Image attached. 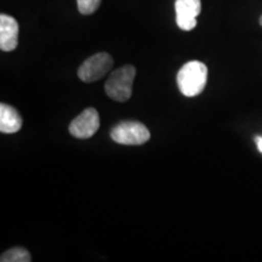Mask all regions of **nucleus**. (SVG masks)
Returning <instances> with one entry per match:
<instances>
[{
	"label": "nucleus",
	"instance_id": "1",
	"mask_svg": "<svg viewBox=\"0 0 262 262\" xmlns=\"http://www.w3.org/2000/svg\"><path fill=\"white\" fill-rule=\"evenodd\" d=\"M208 80V68L203 62L189 61L178 73V85L182 95L194 97L202 94Z\"/></svg>",
	"mask_w": 262,
	"mask_h": 262
},
{
	"label": "nucleus",
	"instance_id": "2",
	"mask_svg": "<svg viewBox=\"0 0 262 262\" xmlns=\"http://www.w3.org/2000/svg\"><path fill=\"white\" fill-rule=\"evenodd\" d=\"M135 75V67L130 64L114 71L104 84V90L108 97L117 102H126L133 95V83Z\"/></svg>",
	"mask_w": 262,
	"mask_h": 262
},
{
	"label": "nucleus",
	"instance_id": "3",
	"mask_svg": "<svg viewBox=\"0 0 262 262\" xmlns=\"http://www.w3.org/2000/svg\"><path fill=\"white\" fill-rule=\"evenodd\" d=\"M111 137L114 142L120 145L139 146L149 140L148 129L139 122H122L111 131Z\"/></svg>",
	"mask_w": 262,
	"mask_h": 262
},
{
	"label": "nucleus",
	"instance_id": "4",
	"mask_svg": "<svg viewBox=\"0 0 262 262\" xmlns=\"http://www.w3.org/2000/svg\"><path fill=\"white\" fill-rule=\"evenodd\" d=\"M113 66V58L107 52H98L85 60L78 70V77L84 83H94L104 77Z\"/></svg>",
	"mask_w": 262,
	"mask_h": 262
},
{
	"label": "nucleus",
	"instance_id": "5",
	"mask_svg": "<svg viewBox=\"0 0 262 262\" xmlns=\"http://www.w3.org/2000/svg\"><path fill=\"white\" fill-rule=\"evenodd\" d=\"M100 127V117L95 108H86L70 125V133L77 139H90Z\"/></svg>",
	"mask_w": 262,
	"mask_h": 262
},
{
	"label": "nucleus",
	"instance_id": "6",
	"mask_svg": "<svg viewBox=\"0 0 262 262\" xmlns=\"http://www.w3.org/2000/svg\"><path fill=\"white\" fill-rule=\"evenodd\" d=\"M176 22L182 31H192L196 26V17L201 14V0H176Z\"/></svg>",
	"mask_w": 262,
	"mask_h": 262
},
{
	"label": "nucleus",
	"instance_id": "7",
	"mask_svg": "<svg viewBox=\"0 0 262 262\" xmlns=\"http://www.w3.org/2000/svg\"><path fill=\"white\" fill-rule=\"evenodd\" d=\"M18 44V24L11 16L0 15V49L14 51Z\"/></svg>",
	"mask_w": 262,
	"mask_h": 262
},
{
	"label": "nucleus",
	"instance_id": "8",
	"mask_svg": "<svg viewBox=\"0 0 262 262\" xmlns=\"http://www.w3.org/2000/svg\"><path fill=\"white\" fill-rule=\"evenodd\" d=\"M22 127V118L14 107L0 104V131L3 134H15Z\"/></svg>",
	"mask_w": 262,
	"mask_h": 262
},
{
	"label": "nucleus",
	"instance_id": "9",
	"mask_svg": "<svg viewBox=\"0 0 262 262\" xmlns=\"http://www.w3.org/2000/svg\"><path fill=\"white\" fill-rule=\"evenodd\" d=\"M2 262H29L32 261L31 254L24 248H12L5 251L0 258Z\"/></svg>",
	"mask_w": 262,
	"mask_h": 262
},
{
	"label": "nucleus",
	"instance_id": "10",
	"mask_svg": "<svg viewBox=\"0 0 262 262\" xmlns=\"http://www.w3.org/2000/svg\"><path fill=\"white\" fill-rule=\"evenodd\" d=\"M78 10L83 15H91L98 9L101 0H77Z\"/></svg>",
	"mask_w": 262,
	"mask_h": 262
},
{
	"label": "nucleus",
	"instance_id": "11",
	"mask_svg": "<svg viewBox=\"0 0 262 262\" xmlns=\"http://www.w3.org/2000/svg\"><path fill=\"white\" fill-rule=\"evenodd\" d=\"M255 142H256V146H257L258 150H260V152L262 153V137L261 136L255 137Z\"/></svg>",
	"mask_w": 262,
	"mask_h": 262
},
{
	"label": "nucleus",
	"instance_id": "12",
	"mask_svg": "<svg viewBox=\"0 0 262 262\" xmlns=\"http://www.w3.org/2000/svg\"><path fill=\"white\" fill-rule=\"evenodd\" d=\"M260 25L262 26V16H261V17H260Z\"/></svg>",
	"mask_w": 262,
	"mask_h": 262
}]
</instances>
